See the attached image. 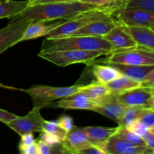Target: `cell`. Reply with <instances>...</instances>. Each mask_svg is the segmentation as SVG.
<instances>
[{"label":"cell","instance_id":"cell-1","mask_svg":"<svg viewBox=\"0 0 154 154\" xmlns=\"http://www.w3.org/2000/svg\"><path fill=\"white\" fill-rule=\"evenodd\" d=\"M93 9L99 8L97 6L81 1L45 3L28 6L15 17L29 21L68 20Z\"/></svg>","mask_w":154,"mask_h":154},{"label":"cell","instance_id":"cell-2","mask_svg":"<svg viewBox=\"0 0 154 154\" xmlns=\"http://www.w3.org/2000/svg\"><path fill=\"white\" fill-rule=\"evenodd\" d=\"M63 50L102 51L106 55L114 51L111 44L103 38L75 35L57 38H45L42 42L40 52H52Z\"/></svg>","mask_w":154,"mask_h":154},{"label":"cell","instance_id":"cell-3","mask_svg":"<svg viewBox=\"0 0 154 154\" xmlns=\"http://www.w3.org/2000/svg\"><path fill=\"white\" fill-rule=\"evenodd\" d=\"M111 17V14L99 9H93L84 13L80 14L70 19L66 20L60 25L53 29L45 35V38H57L70 36L75 32L79 29L86 24L98 20L105 19Z\"/></svg>","mask_w":154,"mask_h":154},{"label":"cell","instance_id":"cell-4","mask_svg":"<svg viewBox=\"0 0 154 154\" xmlns=\"http://www.w3.org/2000/svg\"><path fill=\"white\" fill-rule=\"evenodd\" d=\"M82 86V84H75L70 87H56L47 85H35L26 90L20 89V91L29 94L32 99L34 106L43 108L48 105L50 106L53 101L63 99L73 94Z\"/></svg>","mask_w":154,"mask_h":154},{"label":"cell","instance_id":"cell-5","mask_svg":"<svg viewBox=\"0 0 154 154\" xmlns=\"http://www.w3.org/2000/svg\"><path fill=\"white\" fill-rule=\"evenodd\" d=\"M106 55L102 51H87L79 50H63L52 52L39 53L38 57L60 67L76 63H89L96 58Z\"/></svg>","mask_w":154,"mask_h":154},{"label":"cell","instance_id":"cell-6","mask_svg":"<svg viewBox=\"0 0 154 154\" xmlns=\"http://www.w3.org/2000/svg\"><path fill=\"white\" fill-rule=\"evenodd\" d=\"M105 62L107 64L154 66V52L140 47L119 50L108 54Z\"/></svg>","mask_w":154,"mask_h":154},{"label":"cell","instance_id":"cell-7","mask_svg":"<svg viewBox=\"0 0 154 154\" xmlns=\"http://www.w3.org/2000/svg\"><path fill=\"white\" fill-rule=\"evenodd\" d=\"M117 24L123 26H144L153 29L154 13L144 10L121 8L111 14Z\"/></svg>","mask_w":154,"mask_h":154},{"label":"cell","instance_id":"cell-8","mask_svg":"<svg viewBox=\"0 0 154 154\" xmlns=\"http://www.w3.org/2000/svg\"><path fill=\"white\" fill-rule=\"evenodd\" d=\"M119 102L126 107L154 109V88L138 87L117 94Z\"/></svg>","mask_w":154,"mask_h":154},{"label":"cell","instance_id":"cell-9","mask_svg":"<svg viewBox=\"0 0 154 154\" xmlns=\"http://www.w3.org/2000/svg\"><path fill=\"white\" fill-rule=\"evenodd\" d=\"M41 107L34 106L26 115L19 117L7 124L9 128L21 135L27 132H41L45 119L41 114Z\"/></svg>","mask_w":154,"mask_h":154},{"label":"cell","instance_id":"cell-10","mask_svg":"<svg viewBox=\"0 0 154 154\" xmlns=\"http://www.w3.org/2000/svg\"><path fill=\"white\" fill-rule=\"evenodd\" d=\"M29 23V20L14 17L6 26L0 29V54L17 45Z\"/></svg>","mask_w":154,"mask_h":154},{"label":"cell","instance_id":"cell-11","mask_svg":"<svg viewBox=\"0 0 154 154\" xmlns=\"http://www.w3.org/2000/svg\"><path fill=\"white\" fill-rule=\"evenodd\" d=\"M104 151L106 154H153V150L147 146L129 144L120 136L114 134L105 144Z\"/></svg>","mask_w":154,"mask_h":154},{"label":"cell","instance_id":"cell-12","mask_svg":"<svg viewBox=\"0 0 154 154\" xmlns=\"http://www.w3.org/2000/svg\"><path fill=\"white\" fill-rule=\"evenodd\" d=\"M95 102L98 105L93 111L102 114L117 123H118L119 120L127 108L118 102L117 94L114 93H111L101 99H97Z\"/></svg>","mask_w":154,"mask_h":154},{"label":"cell","instance_id":"cell-13","mask_svg":"<svg viewBox=\"0 0 154 154\" xmlns=\"http://www.w3.org/2000/svg\"><path fill=\"white\" fill-rule=\"evenodd\" d=\"M66 20H32L29 21L24 29L22 35L17 42V44L24 41L31 40L37 38L45 36L53 29L60 25Z\"/></svg>","mask_w":154,"mask_h":154},{"label":"cell","instance_id":"cell-14","mask_svg":"<svg viewBox=\"0 0 154 154\" xmlns=\"http://www.w3.org/2000/svg\"><path fill=\"white\" fill-rule=\"evenodd\" d=\"M90 144L84 127L74 126L66 133L62 145L67 153H79L84 147Z\"/></svg>","mask_w":154,"mask_h":154},{"label":"cell","instance_id":"cell-15","mask_svg":"<svg viewBox=\"0 0 154 154\" xmlns=\"http://www.w3.org/2000/svg\"><path fill=\"white\" fill-rule=\"evenodd\" d=\"M102 38L111 44L114 51L138 47L130 35L125 29L124 27L120 24L117 23L115 27Z\"/></svg>","mask_w":154,"mask_h":154},{"label":"cell","instance_id":"cell-16","mask_svg":"<svg viewBox=\"0 0 154 154\" xmlns=\"http://www.w3.org/2000/svg\"><path fill=\"white\" fill-rule=\"evenodd\" d=\"M117 25L112 16L105 19L93 21L80 28L70 36L87 35L102 38Z\"/></svg>","mask_w":154,"mask_h":154},{"label":"cell","instance_id":"cell-17","mask_svg":"<svg viewBox=\"0 0 154 154\" xmlns=\"http://www.w3.org/2000/svg\"><path fill=\"white\" fill-rule=\"evenodd\" d=\"M138 47L154 52L153 29L144 26H123Z\"/></svg>","mask_w":154,"mask_h":154},{"label":"cell","instance_id":"cell-18","mask_svg":"<svg viewBox=\"0 0 154 154\" xmlns=\"http://www.w3.org/2000/svg\"><path fill=\"white\" fill-rule=\"evenodd\" d=\"M117 127H102V126H86L84 131L90 144L104 150V147L108 140L115 134ZM106 154V153H105Z\"/></svg>","mask_w":154,"mask_h":154},{"label":"cell","instance_id":"cell-19","mask_svg":"<svg viewBox=\"0 0 154 154\" xmlns=\"http://www.w3.org/2000/svg\"><path fill=\"white\" fill-rule=\"evenodd\" d=\"M61 99L62 100L56 102L55 105H57V108H63V109L93 111L98 105L94 100L80 96L76 93H73Z\"/></svg>","mask_w":154,"mask_h":154},{"label":"cell","instance_id":"cell-20","mask_svg":"<svg viewBox=\"0 0 154 154\" xmlns=\"http://www.w3.org/2000/svg\"><path fill=\"white\" fill-rule=\"evenodd\" d=\"M29 6V0H0V19L15 17Z\"/></svg>","mask_w":154,"mask_h":154},{"label":"cell","instance_id":"cell-21","mask_svg":"<svg viewBox=\"0 0 154 154\" xmlns=\"http://www.w3.org/2000/svg\"><path fill=\"white\" fill-rule=\"evenodd\" d=\"M111 93V90L107 87L106 84L97 81V82L91 83L88 85H83L75 93L96 101L110 94Z\"/></svg>","mask_w":154,"mask_h":154},{"label":"cell","instance_id":"cell-22","mask_svg":"<svg viewBox=\"0 0 154 154\" xmlns=\"http://www.w3.org/2000/svg\"><path fill=\"white\" fill-rule=\"evenodd\" d=\"M92 72L98 82L104 84H107L123 75L116 68L109 64H94Z\"/></svg>","mask_w":154,"mask_h":154},{"label":"cell","instance_id":"cell-23","mask_svg":"<svg viewBox=\"0 0 154 154\" xmlns=\"http://www.w3.org/2000/svg\"><path fill=\"white\" fill-rule=\"evenodd\" d=\"M114 66L124 76L141 81L150 71L154 69V66H132L123 64H109Z\"/></svg>","mask_w":154,"mask_h":154},{"label":"cell","instance_id":"cell-24","mask_svg":"<svg viewBox=\"0 0 154 154\" xmlns=\"http://www.w3.org/2000/svg\"><path fill=\"white\" fill-rule=\"evenodd\" d=\"M106 85L111 90V93L118 94V93L127 91L131 89L140 87V81L122 75L120 78L108 83Z\"/></svg>","mask_w":154,"mask_h":154},{"label":"cell","instance_id":"cell-25","mask_svg":"<svg viewBox=\"0 0 154 154\" xmlns=\"http://www.w3.org/2000/svg\"><path fill=\"white\" fill-rule=\"evenodd\" d=\"M79 1L97 6L100 10L112 14L117 10L124 8L128 0H79Z\"/></svg>","mask_w":154,"mask_h":154},{"label":"cell","instance_id":"cell-26","mask_svg":"<svg viewBox=\"0 0 154 154\" xmlns=\"http://www.w3.org/2000/svg\"><path fill=\"white\" fill-rule=\"evenodd\" d=\"M115 134L129 144H132V145H137V146H147L145 142H144V139L141 137L138 136L136 134L133 133L132 132L129 131V129L124 126H118L117 131H116Z\"/></svg>","mask_w":154,"mask_h":154},{"label":"cell","instance_id":"cell-27","mask_svg":"<svg viewBox=\"0 0 154 154\" xmlns=\"http://www.w3.org/2000/svg\"><path fill=\"white\" fill-rule=\"evenodd\" d=\"M143 109L144 108H141V107H127L119 120V126L126 127L133 120L138 118Z\"/></svg>","mask_w":154,"mask_h":154},{"label":"cell","instance_id":"cell-28","mask_svg":"<svg viewBox=\"0 0 154 154\" xmlns=\"http://www.w3.org/2000/svg\"><path fill=\"white\" fill-rule=\"evenodd\" d=\"M124 8L139 9L154 13V0H128Z\"/></svg>","mask_w":154,"mask_h":154},{"label":"cell","instance_id":"cell-29","mask_svg":"<svg viewBox=\"0 0 154 154\" xmlns=\"http://www.w3.org/2000/svg\"><path fill=\"white\" fill-rule=\"evenodd\" d=\"M42 131L57 135L63 140L66 133V131L59 126L57 121H48L45 120H44L42 123Z\"/></svg>","mask_w":154,"mask_h":154},{"label":"cell","instance_id":"cell-30","mask_svg":"<svg viewBox=\"0 0 154 154\" xmlns=\"http://www.w3.org/2000/svg\"><path fill=\"white\" fill-rule=\"evenodd\" d=\"M138 119L150 129H154V109L144 108Z\"/></svg>","mask_w":154,"mask_h":154},{"label":"cell","instance_id":"cell-31","mask_svg":"<svg viewBox=\"0 0 154 154\" xmlns=\"http://www.w3.org/2000/svg\"><path fill=\"white\" fill-rule=\"evenodd\" d=\"M128 129L133 133L136 134L137 135L140 137H142L145 133H147L149 131V128L144 124L142 122L138 119L133 120L130 124L126 126Z\"/></svg>","mask_w":154,"mask_h":154},{"label":"cell","instance_id":"cell-32","mask_svg":"<svg viewBox=\"0 0 154 154\" xmlns=\"http://www.w3.org/2000/svg\"><path fill=\"white\" fill-rule=\"evenodd\" d=\"M39 140H41L42 141L51 146L57 145V144H61L62 141H63V139L60 138V137L57 136L55 135H53V134L48 133V132H44V131L41 132Z\"/></svg>","mask_w":154,"mask_h":154},{"label":"cell","instance_id":"cell-33","mask_svg":"<svg viewBox=\"0 0 154 154\" xmlns=\"http://www.w3.org/2000/svg\"><path fill=\"white\" fill-rule=\"evenodd\" d=\"M57 123L59 126L64 131H66V132L75 126L72 117L69 115H66V114H63L62 116H60L58 120H57Z\"/></svg>","mask_w":154,"mask_h":154},{"label":"cell","instance_id":"cell-34","mask_svg":"<svg viewBox=\"0 0 154 154\" xmlns=\"http://www.w3.org/2000/svg\"><path fill=\"white\" fill-rule=\"evenodd\" d=\"M140 86L149 88H154V69L148 72L140 81Z\"/></svg>","mask_w":154,"mask_h":154},{"label":"cell","instance_id":"cell-35","mask_svg":"<svg viewBox=\"0 0 154 154\" xmlns=\"http://www.w3.org/2000/svg\"><path fill=\"white\" fill-rule=\"evenodd\" d=\"M19 150L20 153L22 154H38V149L36 142L29 145L19 144Z\"/></svg>","mask_w":154,"mask_h":154},{"label":"cell","instance_id":"cell-36","mask_svg":"<svg viewBox=\"0 0 154 154\" xmlns=\"http://www.w3.org/2000/svg\"><path fill=\"white\" fill-rule=\"evenodd\" d=\"M81 154H105V151L99 147L93 145L92 144H88L80 151Z\"/></svg>","mask_w":154,"mask_h":154},{"label":"cell","instance_id":"cell-37","mask_svg":"<svg viewBox=\"0 0 154 154\" xmlns=\"http://www.w3.org/2000/svg\"><path fill=\"white\" fill-rule=\"evenodd\" d=\"M16 117H17V115H16V114L0 108V122H2V123L7 125L11 121L14 120Z\"/></svg>","mask_w":154,"mask_h":154},{"label":"cell","instance_id":"cell-38","mask_svg":"<svg viewBox=\"0 0 154 154\" xmlns=\"http://www.w3.org/2000/svg\"><path fill=\"white\" fill-rule=\"evenodd\" d=\"M141 138L144 139L146 145L150 149H154V129H149L147 133L144 134Z\"/></svg>","mask_w":154,"mask_h":154},{"label":"cell","instance_id":"cell-39","mask_svg":"<svg viewBox=\"0 0 154 154\" xmlns=\"http://www.w3.org/2000/svg\"><path fill=\"white\" fill-rule=\"evenodd\" d=\"M36 142L33 136V132H27L20 135V145H29Z\"/></svg>","mask_w":154,"mask_h":154},{"label":"cell","instance_id":"cell-40","mask_svg":"<svg viewBox=\"0 0 154 154\" xmlns=\"http://www.w3.org/2000/svg\"><path fill=\"white\" fill-rule=\"evenodd\" d=\"M75 1H79V0H29V6L38 4H45V3L69 2Z\"/></svg>","mask_w":154,"mask_h":154},{"label":"cell","instance_id":"cell-41","mask_svg":"<svg viewBox=\"0 0 154 154\" xmlns=\"http://www.w3.org/2000/svg\"><path fill=\"white\" fill-rule=\"evenodd\" d=\"M0 88H4V89H8V90H19L20 91V89L16 88V87H11V86L5 85V84H3L2 83H0Z\"/></svg>","mask_w":154,"mask_h":154}]
</instances>
